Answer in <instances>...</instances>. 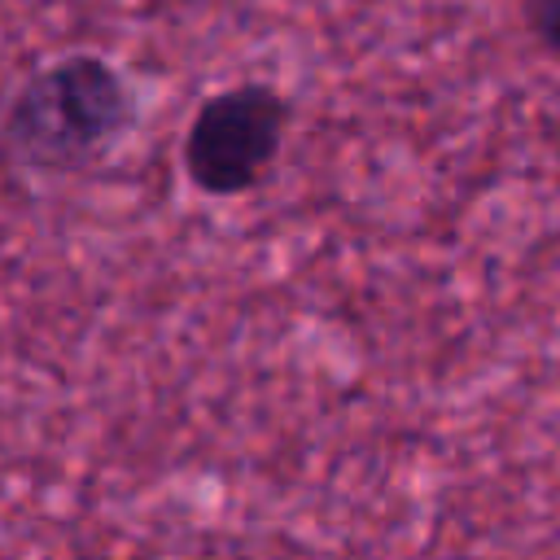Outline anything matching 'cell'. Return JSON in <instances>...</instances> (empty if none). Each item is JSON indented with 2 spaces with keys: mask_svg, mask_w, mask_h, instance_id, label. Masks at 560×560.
Returning a JSON list of instances; mask_svg holds the SVG:
<instances>
[{
  "mask_svg": "<svg viewBox=\"0 0 560 560\" xmlns=\"http://www.w3.org/2000/svg\"><path fill=\"white\" fill-rule=\"evenodd\" d=\"M131 79L101 52H61L35 66L4 105L9 158L39 175L101 171L136 131Z\"/></svg>",
  "mask_w": 560,
  "mask_h": 560,
  "instance_id": "cell-1",
  "label": "cell"
},
{
  "mask_svg": "<svg viewBox=\"0 0 560 560\" xmlns=\"http://www.w3.org/2000/svg\"><path fill=\"white\" fill-rule=\"evenodd\" d=\"M293 122V101L271 83L210 92L184 131V175L206 197H241L267 179Z\"/></svg>",
  "mask_w": 560,
  "mask_h": 560,
  "instance_id": "cell-2",
  "label": "cell"
},
{
  "mask_svg": "<svg viewBox=\"0 0 560 560\" xmlns=\"http://www.w3.org/2000/svg\"><path fill=\"white\" fill-rule=\"evenodd\" d=\"M521 22L529 31V39L560 61V0H521Z\"/></svg>",
  "mask_w": 560,
  "mask_h": 560,
  "instance_id": "cell-3",
  "label": "cell"
}]
</instances>
